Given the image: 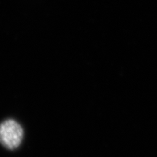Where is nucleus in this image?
I'll return each mask as SVG.
<instances>
[{
    "instance_id": "nucleus-1",
    "label": "nucleus",
    "mask_w": 157,
    "mask_h": 157,
    "mask_svg": "<svg viewBox=\"0 0 157 157\" xmlns=\"http://www.w3.org/2000/svg\"><path fill=\"white\" fill-rule=\"evenodd\" d=\"M23 128L13 119H7L0 123V144L8 150L18 148L23 139Z\"/></svg>"
}]
</instances>
